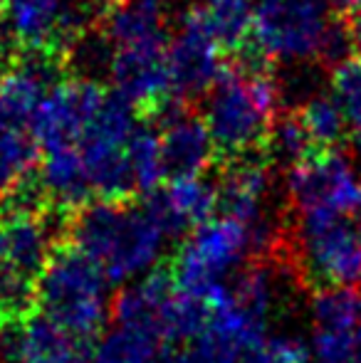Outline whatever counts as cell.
<instances>
[{
    "instance_id": "1",
    "label": "cell",
    "mask_w": 361,
    "mask_h": 363,
    "mask_svg": "<svg viewBox=\"0 0 361 363\" xmlns=\"http://www.w3.org/2000/svg\"><path fill=\"white\" fill-rule=\"evenodd\" d=\"M164 238L149 208L136 201H94L65 220V240L114 284L146 272L159 259Z\"/></svg>"
},
{
    "instance_id": "2",
    "label": "cell",
    "mask_w": 361,
    "mask_h": 363,
    "mask_svg": "<svg viewBox=\"0 0 361 363\" xmlns=\"http://www.w3.org/2000/svg\"><path fill=\"white\" fill-rule=\"evenodd\" d=\"M277 84L272 72L223 69L211 89L203 121L221 161L265 153L272 124L277 119Z\"/></svg>"
},
{
    "instance_id": "3",
    "label": "cell",
    "mask_w": 361,
    "mask_h": 363,
    "mask_svg": "<svg viewBox=\"0 0 361 363\" xmlns=\"http://www.w3.org/2000/svg\"><path fill=\"white\" fill-rule=\"evenodd\" d=\"M38 314L91 349L111 316L106 277L67 240L55 247L38 282Z\"/></svg>"
},
{
    "instance_id": "4",
    "label": "cell",
    "mask_w": 361,
    "mask_h": 363,
    "mask_svg": "<svg viewBox=\"0 0 361 363\" xmlns=\"http://www.w3.org/2000/svg\"><path fill=\"white\" fill-rule=\"evenodd\" d=\"M294 238H289V262L294 272L312 284L352 287L361 279V220L332 213L297 216Z\"/></svg>"
},
{
    "instance_id": "5",
    "label": "cell",
    "mask_w": 361,
    "mask_h": 363,
    "mask_svg": "<svg viewBox=\"0 0 361 363\" xmlns=\"http://www.w3.org/2000/svg\"><path fill=\"white\" fill-rule=\"evenodd\" d=\"M257 259L255 230L233 218H216L196 228L179 245L166 267L171 269L174 284L181 294L208 301L211 291L226 284V274Z\"/></svg>"
},
{
    "instance_id": "6",
    "label": "cell",
    "mask_w": 361,
    "mask_h": 363,
    "mask_svg": "<svg viewBox=\"0 0 361 363\" xmlns=\"http://www.w3.org/2000/svg\"><path fill=\"white\" fill-rule=\"evenodd\" d=\"M332 0H257L255 48L267 60L319 57L332 28Z\"/></svg>"
},
{
    "instance_id": "7",
    "label": "cell",
    "mask_w": 361,
    "mask_h": 363,
    "mask_svg": "<svg viewBox=\"0 0 361 363\" xmlns=\"http://www.w3.org/2000/svg\"><path fill=\"white\" fill-rule=\"evenodd\" d=\"M287 198L297 216H361V178L344 153L317 151L287 171Z\"/></svg>"
},
{
    "instance_id": "8",
    "label": "cell",
    "mask_w": 361,
    "mask_h": 363,
    "mask_svg": "<svg viewBox=\"0 0 361 363\" xmlns=\"http://www.w3.org/2000/svg\"><path fill=\"white\" fill-rule=\"evenodd\" d=\"M111 79L116 94H121L139 116L149 121H164L174 106L183 104L174 94L169 67V43L139 45L114 50Z\"/></svg>"
},
{
    "instance_id": "9",
    "label": "cell",
    "mask_w": 361,
    "mask_h": 363,
    "mask_svg": "<svg viewBox=\"0 0 361 363\" xmlns=\"http://www.w3.org/2000/svg\"><path fill=\"white\" fill-rule=\"evenodd\" d=\"M109 89L89 77H67L48 91L33 119V139L40 151L77 146L99 114Z\"/></svg>"
},
{
    "instance_id": "10",
    "label": "cell",
    "mask_w": 361,
    "mask_h": 363,
    "mask_svg": "<svg viewBox=\"0 0 361 363\" xmlns=\"http://www.w3.org/2000/svg\"><path fill=\"white\" fill-rule=\"evenodd\" d=\"M267 321L243 309L221 284L211 296V319L186 351L188 363H245L248 356L267 339Z\"/></svg>"
},
{
    "instance_id": "11",
    "label": "cell",
    "mask_w": 361,
    "mask_h": 363,
    "mask_svg": "<svg viewBox=\"0 0 361 363\" xmlns=\"http://www.w3.org/2000/svg\"><path fill=\"white\" fill-rule=\"evenodd\" d=\"M221 48L208 33L201 8H191L181 18L179 33L169 45V67L176 99L191 106L193 99L208 96L223 74Z\"/></svg>"
},
{
    "instance_id": "12",
    "label": "cell",
    "mask_w": 361,
    "mask_h": 363,
    "mask_svg": "<svg viewBox=\"0 0 361 363\" xmlns=\"http://www.w3.org/2000/svg\"><path fill=\"white\" fill-rule=\"evenodd\" d=\"M272 191V168L265 153L233 158L221 163V176L216 183L218 206L226 218L240 220L248 228H260L270 223L265 216V203Z\"/></svg>"
},
{
    "instance_id": "13",
    "label": "cell",
    "mask_w": 361,
    "mask_h": 363,
    "mask_svg": "<svg viewBox=\"0 0 361 363\" xmlns=\"http://www.w3.org/2000/svg\"><path fill=\"white\" fill-rule=\"evenodd\" d=\"M161 153L166 176L198 178L218 158L203 116H196L188 104H179L161 121Z\"/></svg>"
},
{
    "instance_id": "14",
    "label": "cell",
    "mask_w": 361,
    "mask_h": 363,
    "mask_svg": "<svg viewBox=\"0 0 361 363\" xmlns=\"http://www.w3.org/2000/svg\"><path fill=\"white\" fill-rule=\"evenodd\" d=\"M144 206L149 208L164 235L179 238L191 235L211 220V213L218 206V193L216 186L203 178H176L146 198Z\"/></svg>"
},
{
    "instance_id": "15",
    "label": "cell",
    "mask_w": 361,
    "mask_h": 363,
    "mask_svg": "<svg viewBox=\"0 0 361 363\" xmlns=\"http://www.w3.org/2000/svg\"><path fill=\"white\" fill-rule=\"evenodd\" d=\"M38 183L48 208L65 220L74 211L94 203L87 163H84L82 151L77 146L45 151Z\"/></svg>"
},
{
    "instance_id": "16",
    "label": "cell",
    "mask_w": 361,
    "mask_h": 363,
    "mask_svg": "<svg viewBox=\"0 0 361 363\" xmlns=\"http://www.w3.org/2000/svg\"><path fill=\"white\" fill-rule=\"evenodd\" d=\"M96 30L114 50L169 43L166 8L161 0H119L104 5Z\"/></svg>"
},
{
    "instance_id": "17",
    "label": "cell",
    "mask_w": 361,
    "mask_h": 363,
    "mask_svg": "<svg viewBox=\"0 0 361 363\" xmlns=\"http://www.w3.org/2000/svg\"><path fill=\"white\" fill-rule=\"evenodd\" d=\"M201 15L216 45L231 57L245 52L255 40V0H206Z\"/></svg>"
},
{
    "instance_id": "18",
    "label": "cell",
    "mask_w": 361,
    "mask_h": 363,
    "mask_svg": "<svg viewBox=\"0 0 361 363\" xmlns=\"http://www.w3.org/2000/svg\"><path fill=\"white\" fill-rule=\"evenodd\" d=\"M314 339L354 341L361 324V291L354 287H324L312 296Z\"/></svg>"
},
{
    "instance_id": "19",
    "label": "cell",
    "mask_w": 361,
    "mask_h": 363,
    "mask_svg": "<svg viewBox=\"0 0 361 363\" xmlns=\"http://www.w3.org/2000/svg\"><path fill=\"white\" fill-rule=\"evenodd\" d=\"M40 146L33 136L15 129H0V201L35 178Z\"/></svg>"
},
{
    "instance_id": "20",
    "label": "cell",
    "mask_w": 361,
    "mask_h": 363,
    "mask_svg": "<svg viewBox=\"0 0 361 363\" xmlns=\"http://www.w3.org/2000/svg\"><path fill=\"white\" fill-rule=\"evenodd\" d=\"M166 349L169 346L164 341L154 339L144 331L116 326L111 334H106L96 344L87 363H156Z\"/></svg>"
},
{
    "instance_id": "21",
    "label": "cell",
    "mask_w": 361,
    "mask_h": 363,
    "mask_svg": "<svg viewBox=\"0 0 361 363\" xmlns=\"http://www.w3.org/2000/svg\"><path fill=\"white\" fill-rule=\"evenodd\" d=\"M297 114L319 151H334L347 136V114L334 96L312 94L299 106Z\"/></svg>"
},
{
    "instance_id": "22",
    "label": "cell",
    "mask_w": 361,
    "mask_h": 363,
    "mask_svg": "<svg viewBox=\"0 0 361 363\" xmlns=\"http://www.w3.org/2000/svg\"><path fill=\"white\" fill-rule=\"evenodd\" d=\"M131 176L136 183V196H154L161 181L166 178L164 153H161V136H156L149 126H139L131 134L126 146Z\"/></svg>"
},
{
    "instance_id": "23",
    "label": "cell",
    "mask_w": 361,
    "mask_h": 363,
    "mask_svg": "<svg viewBox=\"0 0 361 363\" xmlns=\"http://www.w3.org/2000/svg\"><path fill=\"white\" fill-rule=\"evenodd\" d=\"M319 148L314 146L309 131L304 129L302 119L297 111H284L277 114L270 131V139L265 146V156L270 163H282L287 166V171L297 163L307 161L312 153H317Z\"/></svg>"
},
{
    "instance_id": "24",
    "label": "cell",
    "mask_w": 361,
    "mask_h": 363,
    "mask_svg": "<svg viewBox=\"0 0 361 363\" xmlns=\"http://www.w3.org/2000/svg\"><path fill=\"white\" fill-rule=\"evenodd\" d=\"M332 91L349 124L361 129V57H347L332 69Z\"/></svg>"
},
{
    "instance_id": "25",
    "label": "cell",
    "mask_w": 361,
    "mask_h": 363,
    "mask_svg": "<svg viewBox=\"0 0 361 363\" xmlns=\"http://www.w3.org/2000/svg\"><path fill=\"white\" fill-rule=\"evenodd\" d=\"M245 363H309V354L304 344L294 339H284V336H272L265 339Z\"/></svg>"
},
{
    "instance_id": "26",
    "label": "cell",
    "mask_w": 361,
    "mask_h": 363,
    "mask_svg": "<svg viewBox=\"0 0 361 363\" xmlns=\"http://www.w3.org/2000/svg\"><path fill=\"white\" fill-rule=\"evenodd\" d=\"M344 23H347V30H349L352 50H354V52H359V57H361V10L347 15V18H344Z\"/></svg>"
},
{
    "instance_id": "27",
    "label": "cell",
    "mask_w": 361,
    "mask_h": 363,
    "mask_svg": "<svg viewBox=\"0 0 361 363\" xmlns=\"http://www.w3.org/2000/svg\"><path fill=\"white\" fill-rule=\"evenodd\" d=\"M5 25H0V72H3L5 67H8L10 62H13V57H15V45H13V40L10 38H5Z\"/></svg>"
},
{
    "instance_id": "28",
    "label": "cell",
    "mask_w": 361,
    "mask_h": 363,
    "mask_svg": "<svg viewBox=\"0 0 361 363\" xmlns=\"http://www.w3.org/2000/svg\"><path fill=\"white\" fill-rule=\"evenodd\" d=\"M332 3H334V8L342 13V18H347V15L361 10V0H332Z\"/></svg>"
},
{
    "instance_id": "29",
    "label": "cell",
    "mask_w": 361,
    "mask_h": 363,
    "mask_svg": "<svg viewBox=\"0 0 361 363\" xmlns=\"http://www.w3.org/2000/svg\"><path fill=\"white\" fill-rule=\"evenodd\" d=\"M156 363H188V359H186V354L176 351L174 346H169V349L159 356V361H156Z\"/></svg>"
},
{
    "instance_id": "30",
    "label": "cell",
    "mask_w": 361,
    "mask_h": 363,
    "mask_svg": "<svg viewBox=\"0 0 361 363\" xmlns=\"http://www.w3.org/2000/svg\"><path fill=\"white\" fill-rule=\"evenodd\" d=\"M349 363H361V324H359L357 334H354V351H352V361Z\"/></svg>"
},
{
    "instance_id": "31",
    "label": "cell",
    "mask_w": 361,
    "mask_h": 363,
    "mask_svg": "<svg viewBox=\"0 0 361 363\" xmlns=\"http://www.w3.org/2000/svg\"><path fill=\"white\" fill-rule=\"evenodd\" d=\"M352 151H354L357 163L361 166V129H357V134H354V139H352Z\"/></svg>"
},
{
    "instance_id": "32",
    "label": "cell",
    "mask_w": 361,
    "mask_h": 363,
    "mask_svg": "<svg viewBox=\"0 0 361 363\" xmlns=\"http://www.w3.org/2000/svg\"><path fill=\"white\" fill-rule=\"evenodd\" d=\"M8 3L10 0H0V25H5V20H8Z\"/></svg>"
},
{
    "instance_id": "33",
    "label": "cell",
    "mask_w": 361,
    "mask_h": 363,
    "mask_svg": "<svg viewBox=\"0 0 361 363\" xmlns=\"http://www.w3.org/2000/svg\"><path fill=\"white\" fill-rule=\"evenodd\" d=\"M96 3H101V5H109V3H119V0H96Z\"/></svg>"
}]
</instances>
